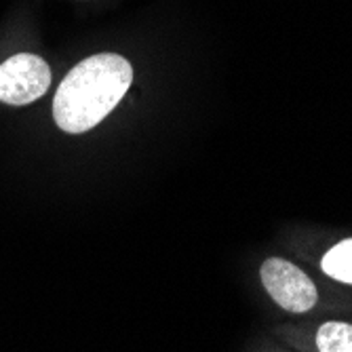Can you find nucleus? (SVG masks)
I'll return each instance as SVG.
<instances>
[{
    "label": "nucleus",
    "mask_w": 352,
    "mask_h": 352,
    "mask_svg": "<svg viewBox=\"0 0 352 352\" xmlns=\"http://www.w3.org/2000/svg\"><path fill=\"white\" fill-rule=\"evenodd\" d=\"M321 268L327 276L352 285V239H346L331 247L325 253Z\"/></svg>",
    "instance_id": "4"
},
{
    "label": "nucleus",
    "mask_w": 352,
    "mask_h": 352,
    "mask_svg": "<svg viewBox=\"0 0 352 352\" xmlns=\"http://www.w3.org/2000/svg\"><path fill=\"white\" fill-rule=\"evenodd\" d=\"M131 82V63L116 53L82 59L61 80L55 93L53 118L57 126L68 133L93 129L118 106Z\"/></svg>",
    "instance_id": "1"
},
{
    "label": "nucleus",
    "mask_w": 352,
    "mask_h": 352,
    "mask_svg": "<svg viewBox=\"0 0 352 352\" xmlns=\"http://www.w3.org/2000/svg\"><path fill=\"white\" fill-rule=\"evenodd\" d=\"M47 61L32 53H19L0 63V102L25 106L43 98L51 85Z\"/></svg>",
    "instance_id": "2"
},
{
    "label": "nucleus",
    "mask_w": 352,
    "mask_h": 352,
    "mask_svg": "<svg viewBox=\"0 0 352 352\" xmlns=\"http://www.w3.org/2000/svg\"><path fill=\"white\" fill-rule=\"evenodd\" d=\"M262 283L270 298L287 312H308L316 304L314 283L287 260H266L262 264Z\"/></svg>",
    "instance_id": "3"
},
{
    "label": "nucleus",
    "mask_w": 352,
    "mask_h": 352,
    "mask_svg": "<svg viewBox=\"0 0 352 352\" xmlns=\"http://www.w3.org/2000/svg\"><path fill=\"white\" fill-rule=\"evenodd\" d=\"M316 346L321 352H352V325L325 323L316 331Z\"/></svg>",
    "instance_id": "5"
}]
</instances>
